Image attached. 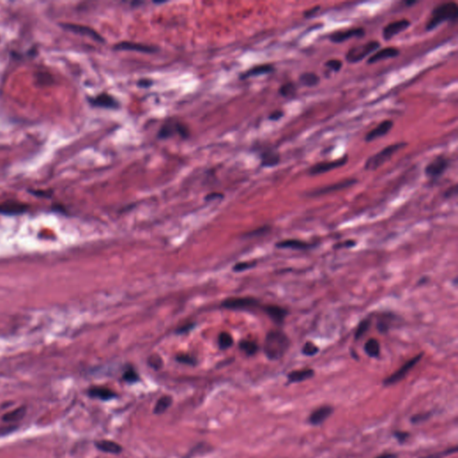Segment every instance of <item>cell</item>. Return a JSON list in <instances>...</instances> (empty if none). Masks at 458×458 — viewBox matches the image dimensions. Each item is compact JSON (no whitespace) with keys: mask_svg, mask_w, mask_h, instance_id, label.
<instances>
[{"mask_svg":"<svg viewBox=\"0 0 458 458\" xmlns=\"http://www.w3.org/2000/svg\"><path fill=\"white\" fill-rule=\"evenodd\" d=\"M290 347V339L281 330H271L264 342V353L270 360H278L285 355Z\"/></svg>","mask_w":458,"mask_h":458,"instance_id":"6da1fadb","label":"cell"},{"mask_svg":"<svg viewBox=\"0 0 458 458\" xmlns=\"http://www.w3.org/2000/svg\"><path fill=\"white\" fill-rule=\"evenodd\" d=\"M426 25L427 32H431L443 22H455L458 18V6L455 2L441 3L434 8Z\"/></svg>","mask_w":458,"mask_h":458,"instance_id":"7a4b0ae2","label":"cell"},{"mask_svg":"<svg viewBox=\"0 0 458 458\" xmlns=\"http://www.w3.org/2000/svg\"><path fill=\"white\" fill-rule=\"evenodd\" d=\"M407 145V142H397L387 146L374 155L369 157L365 163V170L366 171H375L385 163L390 161L397 152L405 148Z\"/></svg>","mask_w":458,"mask_h":458,"instance_id":"3957f363","label":"cell"},{"mask_svg":"<svg viewBox=\"0 0 458 458\" xmlns=\"http://www.w3.org/2000/svg\"><path fill=\"white\" fill-rule=\"evenodd\" d=\"M380 43L378 40H370L366 43L356 45L351 47L346 54V60L349 64H356L371 57L374 52L380 49Z\"/></svg>","mask_w":458,"mask_h":458,"instance_id":"277c9868","label":"cell"},{"mask_svg":"<svg viewBox=\"0 0 458 458\" xmlns=\"http://www.w3.org/2000/svg\"><path fill=\"white\" fill-rule=\"evenodd\" d=\"M174 135H178L182 139H187L190 136V131L184 123L170 120L164 123L158 133L159 139H167L173 137Z\"/></svg>","mask_w":458,"mask_h":458,"instance_id":"5b68a950","label":"cell"},{"mask_svg":"<svg viewBox=\"0 0 458 458\" xmlns=\"http://www.w3.org/2000/svg\"><path fill=\"white\" fill-rule=\"evenodd\" d=\"M449 166V159L443 155L437 156L425 166L426 177L430 181H437L446 173Z\"/></svg>","mask_w":458,"mask_h":458,"instance_id":"8992f818","label":"cell"},{"mask_svg":"<svg viewBox=\"0 0 458 458\" xmlns=\"http://www.w3.org/2000/svg\"><path fill=\"white\" fill-rule=\"evenodd\" d=\"M347 162H348L347 155L343 156L340 159H334V160L321 161V162L316 163L310 166V168L308 170V174L310 176H318L321 174L328 173L329 171L346 166Z\"/></svg>","mask_w":458,"mask_h":458,"instance_id":"52a82bcc","label":"cell"},{"mask_svg":"<svg viewBox=\"0 0 458 458\" xmlns=\"http://www.w3.org/2000/svg\"><path fill=\"white\" fill-rule=\"evenodd\" d=\"M422 356H423V354H419L418 355H416L415 357L410 359L409 361H406L401 368L397 370V372L384 379V381H383L384 386H391V385L399 382L400 380L404 379L405 376L407 375L408 372H410L412 369L414 368L415 365L421 361Z\"/></svg>","mask_w":458,"mask_h":458,"instance_id":"ba28073f","label":"cell"},{"mask_svg":"<svg viewBox=\"0 0 458 458\" xmlns=\"http://www.w3.org/2000/svg\"><path fill=\"white\" fill-rule=\"evenodd\" d=\"M356 183H357L356 179L348 178V179L339 181V182L329 184V185H326L324 187L314 189L312 191H310L308 195L310 196V197H318V196H322V195H329V194H332V192L341 191V190H344V189L351 187V186H353Z\"/></svg>","mask_w":458,"mask_h":458,"instance_id":"9c48e42d","label":"cell"},{"mask_svg":"<svg viewBox=\"0 0 458 458\" xmlns=\"http://www.w3.org/2000/svg\"><path fill=\"white\" fill-rule=\"evenodd\" d=\"M365 35V30L361 27L350 28L347 30H340L330 33L328 39L332 43L340 44L354 38H363Z\"/></svg>","mask_w":458,"mask_h":458,"instance_id":"30bf717a","label":"cell"},{"mask_svg":"<svg viewBox=\"0 0 458 458\" xmlns=\"http://www.w3.org/2000/svg\"><path fill=\"white\" fill-rule=\"evenodd\" d=\"M411 21L408 19H401L387 25L382 30V37L385 40H390L397 34L403 33L411 26Z\"/></svg>","mask_w":458,"mask_h":458,"instance_id":"8fae6325","label":"cell"},{"mask_svg":"<svg viewBox=\"0 0 458 458\" xmlns=\"http://www.w3.org/2000/svg\"><path fill=\"white\" fill-rule=\"evenodd\" d=\"M114 50L116 51H136V52H141V53H148V54H152L158 52V49L151 45H145L142 43H137V42H131V41H121L119 43H116L114 46Z\"/></svg>","mask_w":458,"mask_h":458,"instance_id":"7c38bea8","label":"cell"},{"mask_svg":"<svg viewBox=\"0 0 458 458\" xmlns=\"http://www.w3.org/2000/svg\"><path fill=\"white\" fill-rule=\"evenodd\" d=\"M28 205L17 201H7L0 203V214L6 216H17L26 213Z\"/></svg>","mask_w":458,"mask_h":458,"instance_id":"4fadbf2b","label":"cell"},{"mask_svg":"<svg viewBox=\"0 0 458 458\" xmlns=\"http://www.w3.org/2000/svg\"><path fill=\"white\" fill-rule=\"evenodd\" d=\"M393 127L394 122L392 120H384L365 135V141L366 142H371L379 138L383 137L390 133Z\"/></svg>","mask_w":458,"mask_h":458,"instance_id":"5bb4252c","label":"cell"},{"mask_svg":"<svg viewBox=\"0 0 458 458\" xmlns=\"http://www.w3.org/2000/svg\"><path fill=\"white\" fill-rule=\"evenodd\" d=\"M89 102L94 107L98 108H109V109H117L119 108V102L116 98L108 93L99 94L96 97L90 98Z\"/></svg>","mask_w":458,"mask_h":458,"instance_id":"9a60e30c","label":"cell"},{"mask_svg":"<svg viewBox=\"0 0 458 458\" xmlns=\"http://www.w3.org/2000/svg\"><path fill=\"white\" fill-rule=\"evenodd\" d=\"M400 55V51L398 49L395 47H384L374 52L373 54L369 57L367 60V64L369 65H373L378 62L387 60V59H391V58H397Z\"/></svg>","mask_w":458,"mask_h":458,"instance_id":"2e32d148","label":"cell"},{"mask_svg":"<svg viewBox=\"0 0 458 458\" xmlns=\"http://www.w3.org/2000/svg\"><path fill=\"white\" fill-rule=\"evenodd\" d=\"M259 302L254 298L242 297V298H229L222 303V306L228 309H246L257 306Z\"/></svg>","mask_w":458,"mask_h":458,"instance_id":"e0dca14e","label":"cell"},{"mask_svg":"<svg viewBox=\"0 0 458 458\" xmlns=\"http://www.w3.org/2000/svg\"><path fill=\"white\" fill-rule=\"evenodd\" d=\"M260 166L263 167H274L280 162L281 156L276 150L267 148L260 152Z\"/></svg>","mask_w":458,"mask_h":458,"instance_id":"ac0fdd59","label":"cell"},{"mask_svg":"<svg viewBox=\"0 0 458 458\" xmlns=\"http://www.w3.org/2000/svg\"><path fill=\"white\" fill-rule=\"evenodd\" d=\"M62 26H63L65 30L71 31L73 33H78V34H82V35L90 37L91 39L97 40V41H100V42H104L105 41L104 39L102 38V36H101L100 33H98L95 30L92 29V28H90V27H88V26L73 25V23H65V25H62Z\"/></svg>","mask_w":458,"mask_h":458,"instance_id":"d6986e66","label":"cell"},{"mask_svg":"<svg viewBox=\"0 0 458 458\" xmlns=\"http://www.w3.org/2000/svg\"><path fill=\"white\" fill-rule=\"evenodd\" d=\"M314 246H315L314 244L301 241L298 239H287L276 244V247L279 249L298 250V251L311 249Z\"/></svg>","mask_w":458,"mask_h":458,"instance_id":"ffe728a7","label":"cell"},{"mask_svg":"<svg viewBox=\"0 0 458 458\" xmlns=\"http://www.w3.org/2000/svg\"><path fill=\"white\" fill-rule=\"evenodd\" d=\"M333 408L328 405H324L314 410L309 417V422L312 425H320L332 415Z\"/></svg>","mask_w":458,"mask_h":458,"instance_id":"44dd1931","label":"cell"},{"mask_svg":"<svg viewBox=\"0 0 458 458\" xmlns=\"http://www.w3.org/2000/svg\"><path fill=\"white\" fill-rule=\"evenodd\" d=\"M274 71V65H271V64H263V65L253 66L249 70H247L246 72L244 73L243 75L240 76V78L242 80L248 79V78H251V77H255V76H263V75L271 74V73H273Z\"/></svg>","mask_w":458,"mask_h":458,"instance_id":"7402d4cb","label":"cell"},{"mask_svg":"<svg viewBox=\"0 0 458 458\" xmlns=\"http://www.w3.org/2000/svg\"><path fill=\"white\" fill-rule=\"evenodd\" d=\"M264 311L268 314V316L271 318L272 321L277 324H282L285 321V317L287 316V310L278 306V305H268L264 308Z\"/></svg>","mask_w":458,"mask_h":458,"instance_id":"603a6c76","label":"cell"},{"mask_svg":"<svg viewBox=\"0 0 458 458\" xmlns=\"http://www.w3.org/2000/svg\"><path fill=\"white\" fill-rule=\"evenodd\" d=\"M88 395L92 398L102 401L111 400L116 397V394L114 391L104 387H92L88 390Z\"/></svg>","mask_w":458,"mask_h":458,"instance_id":"cb8c5ba5","label":"cell"},{"mask_svg":"<svg viewBox=\"0 0 458 458\" xmlns=\"http://www.w3.org/2000/svg\"><path fill=\"white\" fill-rule=\"evenodd\" d=\"M314 376V371L312 369H304V370H298L291 372L287 375L289 382L298 383L305 381L307 379H310Z\"/></svg>","mask_w":458,"mask_h":458,"instance_id":"d4e9b609","label":"cell"},{"mask_svg":"<svg viewBox=\"0 0 458 458\" xmlns=\"http://www.w3.org/2000/svg\"><path fill=\"white\" fill-rule=\"evenodd\" d=\"M95 446L99 450L108 454H119L122 452V447L119 444L111 440H99L95 443Z\"/></svg>","mask_w":458,"mask_h":458,"instance_id":"484cf974","label":"cell"},{"mask_svg":"<svg viewBox=\"0 0 458 458\" xmlns=\"http://www.w3.org/2000/svg\"><path fill=\"white\" fill-rule=\"evenodd\" d=\"M299 83L304 87H316L321 83V77L316 73L304 72L299 76Z\"/></svg>","mask_w":458,"mask_h":458,"instance_id":"4316f807","label":"cell"},{"mask_svg":"<svg viewBox=\"0 0 458 458\" xmlns=\"http://www.w3.org/2000/svg\"><path fill=\"white\" fill-rule=\"evenodd\" d=\"M365 352L366 354L372 358H378L380 354V346L377 339H369L365 343Z\"/></svg>","mask_w":458,"mask_h":458,"instance_id":"83f0119b","label":"cell"},{"mask_svg":"<svg viewBox=\"0 0 458 458\" xmlns=\"http://www.w3.org/2000/svg\"><path fill=\"white\" fill-rule=\"evenodd\" d=\"M278 93L283 98L286 99H291L296 96L297 93V86L295 83L293 82H287V83L282 84L280 88L278 89Z\"/></svg>","mask_w":458,"mask_h":458,"instance_id":"f1b7e54d","label":"cell"},{"mask_svg":"<svg viewBox=\"0 0 458 458\" xmlns=\"http://www.w3.org/2000/svg\"><path fill=\"white\" fill-rule=\"evenodd\" d=\"M173 403V398L170 396H164L160 397L158 402L156 403L155 407H154V414L155 415H162L171 406V404Z\"/></svg>","mask_w":458,"mask_h":458,"instance_id":"f546056e","label":"cell"},{"mask_svg":"<svg viewBox=\"0 0 458 458\" xmlns=\"http://www.w3.org/2000/svg\"><path fill=\"white\" fill-rule=\"evenodd\" d=\"M26 414V406L16 408L13 411L9 412L3 416V421L7 422H17L23 418Z\"/></svg>","mask_w":458,"mask_h":458,"instance_id":"4dcf8cb0","label":"cell"},{"mask_svg":"<svg viewBox=\"0 0 458 458\" xmlns=\"http://www.w3.org/2000/svg\"><path fill=\"white\" fill-rule=\"evenodd\" d=\"M371 322H372L371 319L366 318L364 321H361V322L359 323L357 328H356L355 334H354V339H355V340H359V339H361V338L365 335V334L367 333L369 328L371 327Z\"/></svg>","mask_w":458,"mask_h":458,"instance_id":"1f68e13d","label":"cell"},{"mask_svg":"<svg viewBox=\"0 0 458 458\" xmlns=\"http://www.w3.org/2000/svg\"><path fill=\"white\" fill-rule=\"evenodd\" d=\"M240 348L248 355H253V354H256L257 351L259 349L256 343L250 341V340L242 341L240 344Z\"/></svg>","mask_w":458,"mask_h":458,"instance_id":"d6a6232c","label":"cell"},{"mask_svg":"<svg viewBox=\"0 0 458 458\" xmlns=\"http://www.w3.org/2000/svg\"><path fill=\"white\" fill-rule=\"evenodd\" d=\"M325 67L328 68L329 71L334 73H339L343 67V62L336 58H332L326 62L324 64Z\"/></svg>","mask_w":458,"mask_h":458,"instance_id":"836d02e7","label":"cell"},{"mask_svg":"<svg viewBox=\"0 0 458 458\" xmlns=\"http://www.w3.org/2000/svg\"><path fill=\"white\" fill-rule=\"evenodd\" d=\"M456 451H457V447H449L446 450L438 452V453H433V454L424 455V456H421L420 458H444L447 456V455H450V454L456 453Z\"/></svg>","mask_w":458,"mask_h":458,"instance_id":"e575fe53","label":"cell"},{"mask_svg":"<svg viewBox=\"0 0 458 458\" xmlns=\"http://www.w3.org/2000/svg\"><path fill=\"white\" fill-rule=\"evenodd\" d=\"M219 343H220V348H222V349H226V348L231 347L232 344H233L231 335L227 332L221 333L219 338Z\"/></svg>","mask_w":458,"mask_h":458,"instance_id":"d590c367","label":"cell"},{"mask_svg":"<svg viewBox=\"0 0 458 458\" xmlns=\"http://www.w3.org/2000/svg\"><path fill=\"white\" fill-rule=\"evenodd\" d=\"M302 353L306 356H314L319 353V347L312 342H306L303 347Z\"/></svg>","mask_w":458,"mask_h":458,"instance_id":"8d00e7d4","label":"cell"},{"mask_svg":"<svg viewBox=\"0 0 458 458\" xmlns=\"http://www.w3.org/2000/svg\"><path fill=\"white\" fill-rule=\"evenodd\" d=\"M123 379L127 382L134 383L139 380V376H138L137 373L134 370L129 369V370H127V372L124 373Z\"/></svg>","mask_w":458,"mask_h":458,"instance_id":"74e56055","label":"cell"},{"mask_svg":"<svg viewBox=\"0 0 458 458\" xmlns=\"http://www.w3.org/2000/svg\"><path fill=\"white\" fill-rule=\"evenodd\" d=\"M255 264H256L255 262H240V263L235 265V267L233 268V270L236 271V272H242V271H245L246 270H249L251 268L254 267Z\"/></svg>","mask_w":458,"mask_h":458,"instance_id":"f35d334b","label":"cell"},{"mask_svg":"<svg viewBox=\"0 0 458 458\" xmlns=\"http://www.w3.org/2000/svg\"><path fill=\"white\" fill-rule=\"evenodd\" d=\"M430 417L429 413L426 414H420V415H415L412 417L411 422L413 423H420V422H425Z\"/></svg>","mask_w":458,"mask_h":458,"instance_id":"ab89813d","label":"cell"},{"mask_svg":"<svg viewBox=\"0 0 458 458\" xmlns=\"http://www.w3.org/2000/svg\"><path fill=\"white\" fill-rule=\"evenodd\" d=\"M177 361H179V363H182V364H185V365H195V359H194V358L192 357H191V356H189V355H185V354H182V355L177 356Z\"/></svg>","mask_w":458,"mask_h":458,"instance_id":"60d3db41","label":"cell"},{"mask_svg":"<svg viewBox=\"0 0 458 458\" xmlns=\"http://www.w3.org/2000/svg\"><path fill=\"white\" fill-rule=\"evenodd\" d=\"M149 364L152 368L159 369L161 366L162 360L158 355H152V357H150L149 359Z\"/></svg>","mask_w":458,"mask_h":458,"instance_id":"b9f144b4","label":"cell"},{"mask_svg":"<svg viewBox=\"0 0 458 458\" xmlns=\"http://www.w3.org/2000/svg\"><path fill=\"white\" fill-rule=\"evenodd\" d=\"M320 10H321V7L316 6V7H314V8H310V9H307L306 11L303 12V16H304V18H311V17L315 16Z\"/></svg>","mask_w":458,"mask_h":458,"instance_id":"7bdbcfd3","label":"cell"},{"mask_svg":"<svg viewBox=\"0 0 458 458\" xmlns=\"http://www.w3.org/2000/svg\"><path fill=\"white\" fill-rule=\"evenodd\" d=\"M284 116H285L284 111H282L281 109H277V110H275V111L271 113L270 116H269V119L275 122V121H278V120L281 119Z\"/></svg>","mask_w":458,"mask_h":458,"instance_id":"ee69618b","label":"cell"},{"mask_svg":"<svg viewBox=\"0 0 458 458\" xmlns=\"http://www.w3.org/2000/svg\"><path fill=\"white\" fill-rule=\"evenodd\" d=\"M394 437L398 440L399 443H404L405 440L409 438V433L404 432V431H396L394 433Z\"/></svg>","mask_w":458,"mask_h":458,"instance_id":"f6af8a7d","label":"cell"},{"mask_svg":"<svg viewBox=\"0 0 458 458\" xmlns=\"http://www.w3.org/2000/svg\"><path fill=\"white\" fill-rule=\"evenodd\" d=\"M355 244H356V243L353 241V240H347L346 242L340 243V244L335 245L334 247H335V249H340V248H352V247H354V246H355Z\"/></svg>","mask_w":458,"mask_h":458,"instance_id":"bcb514c9","label":"cell"},{"mask_svg":"<svg viewBox=\"0 0 458 458\" xmlns=\"http://www.w3.org/2000/svg\"><path fill=\"white\" fill-rule=\"evenodd\" d=\"M456 194H457V186L454 185V186H451V187L448 188L447 191H445L444 196L446 198H450V197H453L454 195H456Z\"/></svg>","mask_w":458,"mask_h":458,"instance_id":"7dc6e473","label":"cell"},{"mask_svg":"<svg viewBox=\"0 0 458 458\" xmlns=\"http://www.w3.org/2000/svg\"><path fill=\"white\" fill-rule=\"evenodd\" d=\"M33 195H36V196H40V197H51V191H30Z\"/></svg>","mask_w":458,"mask_h":458,"instance_id":"c3c4849f","label":"cell"},{"mask_svg":"<svg viewBox=\"0 0 458 458\" xmlns=\"http://www.w3.org/2000/svg\"><path fill=\"white\" fill-rule=\"evenodd\" d=\"M223 195H220L219 192H213V194H210V195H207V197H206V200H208V201H211V200H214L215 198H220V197H222Z\"/></svg>","mask_w":458,"mask_h":458,"instance_id":"681fc988","label":"cell"},{"mask_svg":"<svg viewBox=\"0 0 458 458\" xmlns=\"http://www.w3.org/2000/svg\"><path fill=\"white\" fill-rule=\"evenodd\" d=\"M397 454H392V453H384V454H380L379 456H377L375 458H397Z\"/></svg>","mask_w":458,"mask_h":458,"instance_id":"f907efd6","label":"cell"},{"mask_svg":"<svg viewBox=\"0 0 458 458\" xmlns=\"http://www.w3.org/2000/svg\"><path fill=\"white\" fill-rule=\"evenodd\" d=\"M152 84V81L150 80H141L139 82V85L141 87H149Z\"/></svg>","mask_w":458,"mask_h":458,"instance_id":"816d5d0a","label":"cell"},{"mask_svg":"<svg viewBox=\"0 0 458 458\" xmlns=\"http://www.w3.org/2000/svg\"><path fill=\"white\" fill-rule=\"evenodd\" d=\"M405 4L407 6H412V5L416 4V2L415 1H407V2H405Z\"/></svg>","mask_w":458,"mask_h":458,"instance_id":"f5cc1de1","label":"cell"}]
</instances>
